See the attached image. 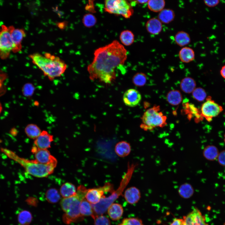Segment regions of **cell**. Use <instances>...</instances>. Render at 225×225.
Returning a JSON list of instances; mask_svg holds the SVG:
<instances>
[{
    "label": "cell",
    "instance_id": "cell-27",
    "mask_svg": "<svg viewBox=\"0 0 225 225\" xmlns=\"http://www.w3.org/2000/svg\"><path fill=\"white\" fill-rule=\"evenodd\" d=\"M168 102L172 105L179 104L182 100V96L179 91L172 90L169 91L167 95Z\"/></svg>",
    "mask_w": 225,
    "mask_h": 225
},
{
    "label": "cell",
    "instance_id": "cell-7",
    "mask_svg": "<svg viewBox=\"0 0 225 225\" xmlns=\"http://www.w3.org/2000/svg\"><path fill=\"white\" fill-rule=\"evenodd\" d=\"M104 8L106 12L121 15L126 18H130L134 12L130 3L125 0H105Z\"/></svg>",
    "mask_w": 225,
    "mask_h": 225
},
{
    "label": "cell",
    "instance_id": "cell-23",
    "mask_svg": "<svg viewBox=\"0 0 225 225\" xmlns=\"http://www.w3.org/2000/svg\"><path fill=\"white\" fill-rule=\"evenodd\" d=\"M196 83L194 80L191 77H186L181 81L180 87L184 92L190 93L196 88Z\"/></svg>",
    "mask_w": 225,
    "mask_h": 225
},
{
    "label": "cell",
    "instance_id": "cell-42",
    "mask_svg": "<svg viewBox=\"0 0 225 225\" xmlns=\"http://www.w3.org/2000/svg\"><path fill=\"white\" fill-rule=\"evenodd\" d=\"M182 218H175L170 225H182Z\"/></svg>",
    "mask_w": 225,
    "mask_h": 225
},
{
    "label": "cell",
    "instance_id": "cell-12",
    "mask_svg": "<svg viewBox=\"0 0 225 225\" xmlns=\"http://www.w3.org/2000/svg\"><path fill=\"white\" fill-rule=\"evenodd\" d=\"M141 95L137 90L131 88L125 91L123 96V101L125 105L133 107L137 106L141 100Z\"/></svg>",
    "mask_w": 225,
    "mask_h": 225
},
{
    "label": "cell",
    "instance_id": "cell-3",
    "mask_svg": "<svg viewBox=\"0 0 225 225\" xmlns=\"http://www.w3.org/2000/svg\"><path fill=\"white\" fill-rule=\"evenodd\" d=\"M1 151L9 158L16 161L28 174L37 178L47 177L53 172L56 166L39 163L36 160H28L20 157L15 152L6 148H0Z\"/></svg>",
    "mask_w": 225,
    "mask_h": 225
},
{
    "label": "cell",
    "instance_id": "cell-49",
    "mask_svg": "<svg viewBox=\"0 0 225 225\" xmlns=\"http://www.w3.org/2000/svg\"><path fill=\"white\" fill-rule=\"evenodd\" d=\"M223 225H225V222L223 224Z\"/></svg>",
    "mask_w": 225,
    "mask_h": 225
},
{
    "label": "cell",
    "instance_id": "cell-32",
    "mask_svg": "<svg viewBox=\"0 0 225 225\" xmlns=\"http://www.w3.org/2000/svg\"><path fill=\"white\" fill-rule=\"evenodd\" d=\"M32 218L31 213L27 210H22L18 214V221L20 225H29Z\"/></svg>",
    "mask_w": 225,
    "mask_h": 225
},
{
    "label": "cell",
    "instance_id": "cell-6",
    "mask_svg": "<svg viewBox=\"0 0 225 225\" xmlns=\"http://www.w3.org/2000/svg\"><path fill=\"white\" fill-rule=\"evenodd\" d=\"M130 179L128 176L125 175L122 180L119 187L116 191L112 192V195L108 197H105L104 195L98 203L91 204L94 212L93 217L95 216L102 215L106 212L109 207L121 194Z\"/></svg>",
    "mask_w": 225,
    "mask_h": 225
},
{
    "label": "cell",
    "instance_id": "cell-22",
    "mask_svg": "<svg viewBox=\"0 0 225 225\" xmlns=\"http://www.w3.org/2000/svg\"><path fill=\"white\" fill-rule=\"evenodd\" d=\"M219 154L218 148L213 145H208L204 148L203 156L207 160L212 161L216 159Z\"/></svg>",
    "mask_w": 225,
    "mask_h": 225
},
{
    "label": "cell",
    "instance_id": "cell-20",
    "mask_svg": "<svg viewBox=\"0 0 225 225\" xmlns=\"http://www.w3.org/2000/svg\"><path fill=\"white\" fill-rule=\"evenodd\" d=\"M108 213L110 218L113 221L119 219L123 213L122 206L117 203H112L108 209Z\"/></svg>",
    "mask_w": 225,
    "mask_h": 225
},
{
    "label": "cell",
    "instance_id": "cell-25",
    "mask_svg": "<svg viewBox=\"0 0 225 225\" xmlns=\"http://www.w3.org/2000/svg\"><path fill=\"white\" fill-rule=\"evenodd\" d=\"M75 186L70 182L63 184L60 188V193L63 198H67L75 195L76 193Z\"/></svg>",
    "mask_w": 225,
    "mask_h": 225
},
{
    "label": "cell",
    "instance_id": "cell-15",
    "mask_svg": "<svg viewBox=\"0 0 225 225\" xmlns=\"http://www.w3.org/2000/svg\"><path fill=\"white\" fill-rule=\"evenodd\" d=\"M26 35L25 31L23 29L14 28L13 30L11 32V38L14 46L13 52H17L21 50L22 48L21 43Z\"/></svg>",
    "mask_w": 225,
    "mask_h": 225
},
{
    "label": "cell",
    "instance_id": "cell-9",
    "mask_svg": "<svg viewBox=\"0 0 225 225\" xmlns=\"http://www.w3.org/2000/svg\"><path fill=\"white\" fill-rule=\"evenodd\" d=\"M223 110L222 107L208 97L203 103L201 109V113L203 118L210 122L214 117L217 116Z\"/></svg>",
    "mask_w": 225,
    "mask_h": 225
},
{
    "label": "cell",
    "instance_id": "cell-10",
    "mask_svg": "<svg viewBox=\"0 0 225 225\" xmlns=\"http://www.w3.org/2000/svg\"><path fill=\"white\" fill-rule=\"evenodd\" d=\"M114 192L112 185L107 183L102 187L88 189L85 198L91 204H96L100 201L104 192Z\"/></svg>",
    "mask_w": 225,
    "mask_h": 225
},
{
    "label": "cell",
    "instance_id": "cell-46",
    "mask_svg": "<svg viewBox=\"0 0 225 225\" xmlns=\"http://www.w3.org/2000/svg\"><path fill=\"white\" fill-rule=\"evenodd\" d=\"M10 132L12 135H16L17 133V130L15 128H13L11 130Z\"/></svg>",
    "mask_w": 225,
    "mask_h": 225
},
{
    "label": "cell",
    "instance_id": "cell-44",
    "mask_svg": "<svg viewBox=\"0 0 225 225\" xmlns=\"http://www.w3.org/2000/svg\"><path fill=\"white\" fill-rule=\"evenodd\" d=\"M220 73L221 76L225 79V65L223 66L221 68Z\"/></svg>",
    "mask_w": 225,
    "mask_h": 225
},
{
    "label": "cell",
    "instance_id": "cell-39",
    "mask_svg": "<svg viewBox=\"0 0 225 225\" xmlns=\"http://www.w3.org/2000/svg\"><path fill=\"white\" fill-rule=\"evenodd\" d=\"M32 86L30 84L27 83L23 87L22 92L23 95L28 97L32 94Z\"/></svg>",
    "mask_w": 225,
    "mask_h": 225
},
{
    "label": "cell",
    "instance_id": "cell-33",
    "mask_svg": "<svg viewBox=\"0 0 225 225\" xmlns=\"http://www.w3.org/2000/svg\"><path fill=\"white\" fill-rule=\"evenodd\" d=\"M45 196L48 201L52 203L58 202L60 198L59 193L54 188H51L48 189L46 192Z\"/></svg>",
    "mask_w": 225,
    "mask_h": 225
},
{
    "label": "cell",
    "instance_id": "cell-48",
    "mask_svg": "<svg viewBox=\"0 0 225 225\" xmlns=\"http://www.w3.org/2000/svg\"><path fill=\"white\" fill-rule=\"evenodd\" d=\"M224 141L225 144V134L224 136Z\"/></svg>",
    "mask_w": 225,
    "mask_h": 225
},
{
    "label": "cell",
    "instance_id": "cell-2",
    "mask_svg": "<svg viewBox=\"0 0 225 225\" xmlns=\"http://www.w3.org/2000/svg\"><path fill=\"white\" fill-rule=\"evenodd\" d=\"M29 57L32 62L50 80L61 76L67 68V65L63 61L48 52H45L43 55L33 53L30 55Z\"/></svg>",
    "mask_w": 225,
    "mask_h": 225
},
{
    "label": "cell",
    "instance_id": "cell-31",
    "mask_svg": "<svg viewBox=\"0 0 225 225\" xmlns=\"http://www.w3.org/2000/svg\"><path fill=\"white\" fill-rule=\"evenodd\" d=\"M148 9L154 12H160L163 9L165 5L164 0H149L147 3Z\"/></svg>",
    "mask_w": 225,
    "mask_h": 225
},
{
    "label": "cell",
    "instance_id": "cell-40",
    "mask_svg": "<svg viewBox=\"0 0 225 225\" xmlns=\"http://www.w3.org/2000/svg\"><path fill=\"white\" fill-rule=\"evenodd\" d=\"M217 159L220 165L225 166V150H222L219 153Z\"/></svg>",
    "mask_w": 225,
    "mask_h": 225
},
{
    "label": "cell",
    "instance_id": "cell-21",
    "mask_svg": "<svg viewBox=\"0 0 225 225\" xmlns=\"http://www.w3.org/2000/svg\"><path fill=\"white\" fill-rule=\"evenodd\" d=\"M174 11L169 8H164L159 12L158 18L163 23L168 24L174 19L175 17Z\"/></svg>",
    "mask_w": 225,
    "mask_h": 225
},
{
    "label": "cell",
    "instance_id": "cell-26",
    "mask_svg": "<svg viewBox=\"0 0 225 225\" xmlns=\"http://www.w3.org/2000/svg\"><path fill=\"white\" fill-rule=\"evenodd\" d=\"M178 192L181 197L184 198L188 199L193 195L194 189L191 184L186 182L180 186Z\"/></svg>",
    "mask_w": 225,
    "mask_h": 225
},
{
    "label": "cell",
    "instance_id": "cell-18",
    "mask_svg": "<svg viewBox=\"0 0 225 225\" xmlns=\"http://www.w3.org/2000/svg\"><path fill=\"white\" fill-rule=\"evenodd\" d=\"M131 151V147L128 142L122 141L116 143L115 147V151L119 157L123 158L129 155Z\"/></svg>",
    "mask_w": 225,
    "mask_h": 225
},
{
    "label": "cell",
    "instance_id": "cell-16",
    "mask_svg": "<svg viewBox=\"0 0 225 225\" xmlns=\"http://www.w3.org/2000/svg\"><path fill=\"white\" fill-rule=\"evenodd\" d=\"M145 27L147 31L149 33L157 35L162 30V23L158 18H153L150 19L147 22Z\"/></svg>",
    "mask_w": 225,
    "mask_h": 225
},
{
    "label": "cell",
    "instance_id": "cell-28",
    "mask_svg": "<svg viewBox=\"0 0 225 225\" xmlns=\"http://www.w3.org/2000/svg\"><path fill=\"white\" fill-rule=\"evenodd\" d=\"M119 39L123 45L126 46H129L133 43L134 35L131 31L124 30L121 32Z\"/></svg>",
    "mask_w": 225,
    "mask_h": 225
},
{
    "label": "cell",
    "instance_id": "cell-34",
    "mask_svg": "<svg viewBox=\"0 0 225 225\" xmlns=\"http://www.w3.org/2000/svg\"><path fill=\"white\" fill-rule=\"evenodd\" d=\"M82 22L84 26L88 28L94 26L97 22V19L95 16L91 13L85 14L82 18Z\"/></svg>",
    "mask_w": 225,
    "mask_h": 225
},
{
    "label": "cell",
    "instance_id": "cell-24",
    "mask_svg": "<svg viewBox=\"0 0 225 225\" xmlns=\"http://www.w3.org/2000/svg\"><path fill=\"white\" fill-rule=\"evenodd\" d=\"M174 38L176 44L181 47L188 44L191 42V38L189 34L183 31L178 32L176 34Z\"/></svg>",
    "mask_w": 225,
    "mask_h": 225
},
{
    "label": "cell",
    "instance_id": "cell-1",
    "mask_svg": "<svg viewBox=\"0 0 225 225\" xmlns=\"http://www.w3.org/2000/svg\"><path fill=\"white\" fill-rule=\"evenodd\" d=\"M127 58L126 49L117 40L97 48L92 62L87 67L90 79L111 84L116 79V69L123 65Z\"/></svg>",
    "mask_w": 225,
    "mask_h": 225
},
{
    "label": "cell",
    "instance_id": "cell-8",
    "mask_svg": "<svg viewBox=\"0 0 225 225\" xmlns=\"http://www.w3.org/2000/svg\"><path fill=\"white\" fill-rule=\"evenodd\" d=\"M15 28L13 26L2 25L0 29V58H7L14 46L11 38V32Z\"/></svg>",
    "mask_w": 225,
    "mask_h": 225
},
{
    "label": "cell",
    "instance_id": "cell-14",
    "mask_svg": "<svg viewBox=\"0 0 225 225\" xmlns=\"http://www.w3.org/2000/svg\"><path fill=\"white\" fill-rule=\"evenodd\" d=\"M53 140V136L46 131H43L34 142L35 146L38 149H47L51 147Z\"/></svg>",
    "mask_w": 225,
    "mask_h": 225
},
{
    "label": "cell",
    "instance_id": "cell-30",
    "mask_svg": "<svg viewBox=\"0 0 225 225\" xmlns=\"http://www.w3.org/2000/svg\"><path fill=\"white\" fill-rule=\"evenodd\" d=\"M80 212L81 215L84 216H91L92 218L94 212L91 204L84 198L81 202Z\"/></svg>",
    "mask_w": 225,
    "mask_h": 225
},
{
    "label": "cell",
    "instance_id": "cell-41",
    "mask_svg": "<svg viewBox=\"0 0 225 225\" xmlns=\"http://www.w3.org/2000/svg\"><path fill=\"white\" fill-rule=\"evenodd\" d=\"M218 0H204V4L209 7H213L216 6L219 3Z\"/></svg>",
    "mask_w": 225,
    "mask_h": 225
},
{
    "label": "cell",
    "instance_id": "cell-4",
    "mask_svg": "<svg viewBox=\"0 0 225 225\" xmlns=\"http://www.w3.org/2000/svg\"><path fill=\"white\" fill-rule=\"evenodd\" d=\"M140 127L145 131H151L157 127L163 128L167 124V117L160 111L159 106L147 109L141 118Z\"/></svg>",
    "mask_w": 225,
    "mask_h": 225
},
{
    "label": "cell",
    "instance_id": "cell-43",
    "mask_svg": "<svg viewBox=\"0 0 225 225\" xmlns=\"http://www.w3.org/2000/svg\"><path fill=\"white\" fill-rule=\"evenodd\" d=\"M58 27L61 29H64L67 25V22H59L57 23Z\"/></svg>",
    "mask_w": 225,
    "mask_h": 225
},
{
    "label": "cell",
    "instance_id": "cell-36",
    "mask_svg": "<svg viewBox=\"0 0 225 225\" xmlns=\"http://www.w3.org/2000/svg\"><path fill=\"white\" fill-rule=\"evenodd\" d=\"M193 98L199 102L204 101L206 97L207 94L205 90L201 88H196L192 92Z\"/></svg>",
    "mask_w": 225,
    "mask_h": 225
},
{
    "label": "cell",
    "instance_id": "cell-19",
    "mask_svg": "<svg viewBox=\"0 0 225 225\" xmlns=\"http://www.w3.org/2000/svg\"><path fill=\"white\" fill-rule=\"evenodd\" d=\"M179 57L183 62L188 63L193 61L195 58L194 50L191 48L184 47L182 48L179 52Z\"/></svg>",
    "mask_w": 225,
    "mask_h": 225
},
{
    "label": "cell",
    "instance_id": "cell-13",
    "mask_svg": "<svg viewBox=\"0 0 225 225\" xmlns=\"http://www.w3.org/2000/svg\"><path fill=\"white\" fill-rule=\"evenodd\" d=\"M35 160L40 163L57 166V159L52 155L47 149H38L34 153Z\"/></svg>",
    "mask_w": 225,
    "mask_h": 225
},
{
    "label": "cell",
    "instance_id": "cell-29",
    "mask_svg": "<svg viewBox=\"0 0 225 225\" xmlns=\"http://www.w3.org/2000/svg\"><path fill=\"white\" fill-rule=\"evenodd\" d=\"M25 132L28 137L35 140L40 134L42 131L37 125L30 124L25 127Z\"/></svg>",
    "mask_w": 225,
    "mask_h": 225
},
{
    "label": "cell",
    "instance_id": "cell-17",
    "mask_svg": "<svg viewBox=\"0 0 225 225\" xmlns=\"http://www.w3.org/2000/svg\"><path fill=\"white\" fill-rule=\"evenodd\" d=\"M126 201L131 204H135L138 202L141 198V193L137 188L132 187L127 188L124 195Z\"/></svg>",
    "mask_w": 225,
    "mask_h": 225
},
{
    "label": "cell",
    "instance_id": "cell-45",
    "mask_svg": "<svg viewBox=\"0 0 225 225\" xmlns=\"http://www.w3.org/2000/svg\"><path fill=\"white\" fill-rule=\"evenodd\" d=\"M148 0H136L135 1L136 3H138L140 4H143L147 3Z\"/></svg>",
    "mask_w": 225,
    "mask_h": 225
},
{
    "label": "cell",
    "instance_id": "cell-11",
    "mask_svg": "<svg viewBox=\"0 0 225 225\" xmlns=\"http://www.w3.org/2000/svg\"><path fill=\"white\" fill-rule=\"evenodd\" d=\"M182 218V225H209L206 222L205 216L196 207Z\"/></svg>",
    "mask_w": 225,
    "mask_h": 225
},
{
    "label": "cell",
    "instance_id": "cell-35",
    "mask_svg": "<svg viewBox=\"0 0 225 225\" xmlns=\"http://www.w3.org/2000/svg\"><path fill=\"white\" fill-rule=\"evenodd\" d=\"M147 80V76L143 72H138L133 76L132 81L133 83L138 87H142L146 84Z\"/></svg>",
    "mask_w": 225,
    "mask_h": 225
},
{
    "label": "cell",
    "instance_id": "cell-38",
    "mask_svg": "<svg viewBox=\"0 0 225 225\" xmlns=\"http://www.w3.org/2000/svg\"><path fill=\"white\" fill-rule=\"evenodd\" d=\"M95 225H110V221L106 216L102 215H97L93 218Z\"/></svg>",
    "mask_w": 225,
    "mask_h": 225
},
{
    "label": "cell",
    "instance_id": "cell-47",
    "mask_svg": "<svg viewBox=\"0 0 225 225\" xmlns=\"http://www.w3.org/2000/svg\"><path fill=\"white\" fill-rule=\"evenodd\" d=\"M2 105L1 104V103L0 102V114L1 113L2 111Z\"/></svg>",
    "mask_w": 225,
    "mask_h": 225
},
{
    "label": "cell",
    "instance_id": "cell-5",
    "mask_svg": "<svg viewBox=\"0 0 225 225\" xmlns=\"http://www.w3.org/2000/svg\"><path fill=\"white\" fill-rule=\"evenodd\" d=\"M88 189L83 186L80 185L78 188L76 197L68 206L63 217L64 222L67 224L82 220L83 217L80 212V206L82 200L85 198Z\"/></svg>",
    "mask_w": 225,
    "mask_h": 225
},
{
    "label": "cell",
    "instance_id": "cell-37",
    "mask_svg": "<svg viewBox=\"0 0 225 225\" xmlns=\"http://www.w3.org/2000/svg\"><path fill=\"white\" fill-rule=\"evenodd\" d=\"M119 225H144L141 219L138 218H124Z\"/></svg>",
    "mask_w": 225,
    "mask_h": 225
}]
</instances>
